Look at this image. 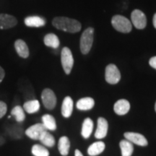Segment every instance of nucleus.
<instances>
[{"instance_id": "obj_19", "label": "nucleus", "mask_w": 156, "mask_h": 156, "mask_svg": "<svg viewBox=\"0 0 156 156\" xmlns=\"http://www.w3.org/2000/svg\"><path fill=\"white\" fill-rule=\"evenodd\" d=\"M93 122L91 119L87 118L84 120L82 126L81 134L85 139H87L90 137L93 132Z\"/></svg>"}, {"instance_id": "obj_26", "label": "nucleus", "mask_w": 156, "mask_h": 156, "mask_svg": "<svg viewBox=\"0 0 156 156\" xmlns=\"http://www.w3.org/2000/svg\"><path fill=\"white\" fill-rule=\"evenodd\" d=\"M32 154L34 156H49V152L46 147L41 145H34L31 150Z\"/></svg>"}, {"instance_id": "obj_12", "label": "nucleus", "mask_w": 156, "mask_h": 156, "mask_svg": "<svg viewBox=\"0 0 156 156\" xmlns=\"http://www.w3.org/2000/svg\"><path fill=\"white\" fill-rule=\"evenodd\" d=\"M114 112L119 116L127 114L130 109V103L125 99H120L115 103L114 106Z\"/></svg>"}, {"instance_id": "obj_11", "label": "nucleus", "mask_w": 156, "mask_h": 156, "mask_svg": "<svg viewBox=\"0 0 156 156\" xmlns=\"http://www.w3.org/2000/svg\"><path fill=\"white\" fill-rule=\"evenodd\" d=\"M108 122L104 118L100 117L98 119V125L96 131L95 133V136L97 139H103L107 135L108 132Z\"/></svg>"}, {"instance_id": "obj_14", "label": "nucleus", "mask_w": 156, "mask_h": 156, "mask_svg": "<svg viewBox=\"0 0 156 156\" xmlns=\"http://www.w3.org/2000/svg\"><path fill=\"white\" fill-rule=\"evenodd\" d=\"M73 101L71 97L67 96L64 98L62 105V114L65 118H69L73 114Z\"/></svg>"}, {"instance_id": "obj_32", "label": "nucleus", "mask_w": 156, "mask_h": 156, "mask_svg": "<svg viewBox=\"0 0 156 156\" xmlns=\"http://www.w3.org/2000/svg\"><path fill=\"white\" fill-rule=\"evenodd\" d=\"M153 25L155 27V28L156 29V13L153 16Z\"/></svg>"}, {"instance_id": "obj_15", "label": "nucleus", "mask_w": 156, "mask_h": 156, "mask_svg": "<svg viewBox=\"0 0 156 156\" xmlns=\"http://www.w3.org/2000/svg\"><path fill=\"white\" fill-rule=\"evenodd\" d=\"M25 24L31 28H39L46 24V21L42 17L38 16H29L25 19Z\"/></svg>"}, {"instance_id": "obj_29", "label": "nucleus", "mask_w": 156, "mask_h": 156, "mask_svg": "<svg viewBox=\"0 0 156 156\" xmlns=\"http://www.w3.org/2000/svg\"><path fill=\"white\" fill-rule=\"evenodd\" d=\"M149 64L150 65H151V67L156 69V56H153V57H152L151 59H150Z\"/></svg>"}, {"instance_id": "obj_21", "label": "nucleus", "mask_w": 156, "mask_h": 156, "mask_svg": "<svg viewBox=\"0 0 156 156\" xmlns=\"http://www.w3.org/2000/svg\"><path fill=\"white\" fill-rule=\"evenodd\" d=\"M44 44L46 46L53 48H57L59 46V39L54 34H48L46 35L44 39Z\"/></svg>"}, {"instance_id": "obj_1", "label": "nucleus", "mask_w": 156, "mask_h": 156, "mask_svg": "<svg viewBox=\"0 0 156 156\" xmlns=\"http://www.w3.org/2000/svg\"><path fill=\"white\" fill-rule=\"evenodd\" d=\"M52 25L58 30L70 34H75L81 30V24L79 21L67 17H56L52 20Z\"/></svg>"}, {"instance_id": "obj_28", "label": "nucleus", "mask_w": 156, "mask_h": 156, "mask_svg": "<svg viewBox=\"0 0 156 156\" xmlns=\"http://www.w3.org/2000/svg\"><path fill=\"white\" fill-rule=\"evenodd\" d=\"M7 104L3 101H0V119H2L7 113Z\"/></svg>"}, {"instance_id": "obj_8", "label": "nucleus", "mask_w": 156, "mask_h": 156, "mask_svg": "<svg viewBox=\"0 0 156 156\" xmlns=\"http://www.w3.org/2000/svg\"><path fill=\"white\" fill-rule=\"evenodd\" d=\"M46 129L42 124H36L34 125L31 126L28 129H27L25 131V134L30 137V139L37 140H39L41 134L45 131H46Z\"/></svg>"}, {"instance_id": "obj_9", "label": "nucleus", "mask_w": 156, "mask_h": 156, "mask_svg": "<svg viewBox=\"0 0 156 156\" xmlns=\"http://www.w3.org/2000/svg\"><path fill=\"white\" fill-rule=\"evenodd\" d=\"M17 20L16 17L8 14H0V29L6 30L16 26Z\"/></svg>"}, {"instance_id": "obj_10", "label": "nucleus", "mask_w": 156, "mask_h": 156, "mask_svg": "<svg viewBox=\"0 0 156 156\" xmlns=\"http://www.w3.org/2000/svg\"><path fill=\"white\" fill-rule=\"evenodd\" d=\"M124 137L132 143L140 146H147L148 144L147 140L145 136L136 132H126L124 133Z\"/></svg>"}, {"instance_id": "obj_31", "label": "nucleus", "mask_w": 156, "mask_h": 156, "mask_svg": "<svg viewBox=\"0 0 156 156\" xmlns=\"http://www.w3.org/2000/svg\"><path fill=\"white\" fill-rule=\"evenodd\" d=\"M75 156H83V153H82L81 152L79 151V150H76L75 152Z\"/></svg>"}, {"instance_id": "obj_23", "label": "nucleus", "mask_w": 156, "mask_h": 156, "mask_svg": "<svg viewBox=\"0 0 156 156\" xmlns=\"http://www.w3.org/2000/svg\"><path fill=\"white\" fill-rule=\"evenodd\" d=\"M23 109L28 114H34L38 112L40 109V103L38 100L27 101L23 105Z\"/></svg>"}, {"instance_id": "obj_7", "label": "nucleus", "mask_w": 156, "mask_h": 156, "mask_svg": "<svg viewBox=\"0 0 156 156\" xmlns=\"http://www.w3.org/2000/svg\"><path fill=\"white\" fill-rule=\"evenodd\" d=\"M131 19L132 24L134 25L136 28L144 29L147 25V18L145 15L140 9H134L132 12Z\"/></svg>"}, {"instance_id": "obj_30", "label": "nucleus", "mask_w": 156, "mask_h": 156, "mask_svg": "<svg viewBox=\"0 0 156 156\" xmlns=\"http://www.w3.org/2000/svg\"><path fill=\"white\" fill-rule=\"evenodd\" d=\"M5 70H4L2 67H0V84H1V83L4 80V78H5Z\"/></svg>"}, {"instance_id": "obj_5", "label": "nucleus", "mask_w": 156, "mask_h": 156, "mask_svg": "<svg viewBox=\"0 0 156 156\" xmlns=\"http://www.w3.org/2000/svg\"><path fill=\"white\" fill-rule=\"evenodd\" d=\"M105 79L106 82L112 85L118 83L121 79V73L115 64H108L105 72Z\"/></svg>"}, {"instance_id": "obj_25", "label": "nucleus", "mask_w": 156, "mask_h": 156, "mask_svg": "<svg viewBox=\"0 0 156 156\" xmlns=\"http://www.w3.org/2000/svg\"><path fill=\"white\" fill-rule=\"evenodd\" d=\"M12 116H14L17 122H23L25 119V114L23 109L20 106H16L12 109Z\"/></svg>"}, {"instance_id": "obj_4", "label": "nucleus", "mask_w": 156, "mask_h": 156, "mask_svg": "<svg viewBox=\"0 0 156 156\" xmlns=\"http://www.w3.org/2000/svg\"><path fill=\"white\" fill-rule=\"evenodd\" d=\"M61 62L63 69L67 75H69L73 67L74 58L71 50L68 47H64L61 53Z\"/></svg>"}, {"instance_id": "obj_33", "label": "nucleus", "mask_w": 156, "mask_h": 156, "mask_svg": "<svg viewBox=\"0 0 156 156\" xmlns=\"http://www.w3.org/2000/svg\"><path fill=\"white\" fill-rule=\"evenodd\" d=\"M155 112H156V102H155Z\"/></svg>"}, {"instance_id": "obj_13", "label": "nucleus", "mask_w": 156, "mask_h": 156, "mask_svg": "<svg viewBox=\"0 0 156 156\" xmlns=\"http://www.w3.org/2000/svg\"><path fill=\"white\" fill-rule=\"evenodd\" d=\"M15 48L16 50L17 54L23 58H26L29 56L30 52H29V48L27 46L26 43L22 39H17L15 42Z\"/></svg>"}, {"instance_id": "obj_17", "label": "nucleus", "mask_w": 156, "mask_h": 156, "mask_svg": "<svg viewBox=\"0 0 156 156\" xmlns=\"http://www.w3.org/2000/svg\"><path fill=\"white\" fill-rule=\"evenodd\" d=\"M70 147V142L67 136H62L58 140V149L62 156H67L69 153Z\"/></svg>"}, {"instance_id": "obj_2", "label": "nucleus", "mask_w": 156, "mask_h": 156, "mask_svg": "<svg viewBox=\"0 0 156 156\" xmlns=\"http://www.w3.org/2000/svg\"><path fill=\"white\" fill-rule=\"evenodd\" d=\"M112 24L115 30L124 34L129 33L132 28V23L122 15H115L113 17Z\"/></svg>"}, {"instance_id": "obj_24", "label": "nucleus", "mask_w": 156, "mask_h": 156, "mask_svg": "<svg viewBox=\"0 0 156 156\" xmlns=\"http://www.w3.org/2000/svg\"><path fill=\"white\" fill-rule=\"evenodd\" d=\"M39 140L41 142L43 145L49 147H54V145H55V138H54V136L52 134H51L49 132H48L47 130L45 131L41 134V137L39 138Z\"/></svg>"}, {"instance_id": "obj_18", "label": "nucleus", "mask_w": 156, "mask_h": 156, "mask_svg": "<svg viewBox=\"0 0 156 156\" xmlns=\"http://www.w3.org/2000/svg\"><path fill=\"white\" fill-rule=\"evenodd\" d=\"M104 142L99 141L93 143L87 149V153L90 156H96L101 153H103V151L105 150Z\"/></svg>"}, {"instance_id": "obj_22", "label": "nucleus", "mask_w": 156, "mask_h": 156, "mask_svg": "<svg viewBox=\"0 0 156 156\" xmlns=\"http://www.w3.org/2000/svg\"><path fill=\"white\" fill-rule=\"evenodd\" d=\"M122 156H131L133 153L134 147L131 142L127 140H123L119 143Z\"/></svg>"}, {"instance_id": "obj_20", "label": "nucleus", "mask_w": 156, "mask_h": 156, "mask_svg": "<svg viewBox=\"0 0 156 156\" xmlns=\"http://www.w3.org/2000/svg\"><path fill=\"white\" fill-rule=\"evenodd\" d=\"M42 124L46 129L54 131L56 129V120L53 116L50 114H45L42 116Z\"/></svg>"}, {"instance_id": "obj_16", "label": "nucleus", "mask_w": 156, "mask_h": 156, "mask_svg": "<svg viewBox=\"0 0 156 156\" xmlns=\"http://www.w3.org/2000/svg\"><path fill=\"white\" fill-rule=\"evenodd\" d=\"M94 105L95 101L92 98H83L77 102V108L80 111H87L92 109Z\"/></svg>"}, {"instance_id": "obj_3", "label": "nucleus", "mask_w": 156, "mask_h": 156, "mask_svg": "<svg viewBox=\"0 0 156 156\" xmlns=\"http://www.w3.org/2000/svg\"><path fill=\"white\" fill-rule=\"evenodd\" d=\"M93 34H94V29L93 28H87L82 34L80 38V50L83 54H88L92 48Z\"/></svg>"}, {"instance_id": "obj_27", "label": "nucleus", "mask_w": 156, "mask_h": 156, "mask_svg": "<svg viewBox=\"0 0 156 156\" xmlns=\"http://www.w3.org/2000/svg\"><path fill=\"white\" fill-rule=\"evenodd\" d=\"M7 134L10 136H12V137L20 139V138L22 137L23 129L22 128L18 126H11L10 128H9L7 129Z\"/></svg>"}, {"instance_id": "obj_6", "label": "nucleus", "mask_w": 156, "mask_h": 156, "mask_svg": "<svg viewBox=\"0 0 156 156\" xmlns=\"http://www.w3.org/2000/svg\"><path fill=\"white\" fill-rule=\"evenodd\" d=\"M41 99L45 108L48 110H51L55 108L56 105V97L53 90L48 88L44 89L41 94Z\"/></svg>"}]
</instances>
